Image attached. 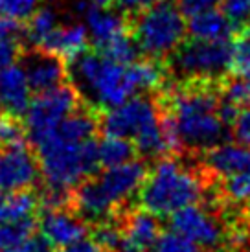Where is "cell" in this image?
<instances>
[{
    "label": "cell",
    "mask_w": 250,
    "mask_h": 252,
    "mask_svg": "<svg viewBox=\"0 0 250 252\" xmlns=\"http://www.w3.org/2000/svg\"><path fill=\"white\" fill-rule=\"evenodd\" d=\"M232 76H245L250 72V24L232 37Z\"/></svg>",
    "instance_id": "cb8c5ba5"
},
{
    "label": "cell",
    "mask_w": 250,
    "mask_h": 252,
    "mask_svg": "<svg viewBox=\"0 0 250 252\" xmlns=\"http://www.w3.org/2000/svg\"><path fill=\"white\" fill-rule=\"evenodd\" d=\"M114 219H116V217L94 224V230H92V241H94L99 249H103V251H107V252H120L124 249V232H122V224H116Z\"/></svg>",
    "instance_id": "d4e9b609"
},
{
    "label": "cell",
    "mask_w": 250,
    "mask_h": 252,
    "mask_svg": "<svg viewBox=\"0 0 250 252\" xmlns=\"http://www.w3.org/2000/svg\"><path fill=\"white\" fill-rule=\"evenodd\" d=\"M247 216H249V221H250V201H249V206H247Z\"/></svg>",
    "instance_id": "74e56055"
},
{
    "label": "cell",
    "mask_w": 250,
    "mask_h": 252,
    "mask_svg": "<svg viewBox=\"0 0 250 252\" xmlns=\"http://www.w3.org/2000/svg\"><path fill=\"white\" fill-rule=\"evenodd\" d=\"M97 146H99V162L103 168H114L125 162H131L138 153L134 144L122 136H105L101 142H97Z\"/></svg>",
    "instance_id": "7402d4cb"
},
{
    "label": "cell",
    "mask_w": 250,
    "mask_h": 252,
    "mask_svg": "<svg viewBox=\"0 0 250 252\" xmlns=\"http://www.w3.org/2000/svg\"><path fill=\"white\" fill-rule=\"evenodd\" d=\"M21 66L26 72L31 91L41 92L52 91L68 79V64L62 57L50 54L44 50H31L28 54L22 52Z\"/></svg>",
    "instance_id": "8fae6325"
},
{
    "label": "cell",
    "mask_w": 250,
    "mask_h": 252,
    "mask_svg": "<svg viewBox=\"0 0 250 252\" xmlns=\"http://www.w3.org/2000/svg\"><path fill=\"white\" fill-rule=\"evenodd\" d=\"M167 76L177 81H219L232 76V48L228 41L184 39L164 59Z\"/></svg>",
    "instance_id": "8992f818"
},
{
    "label": "cell",
    "mask_w": 250,
    "mask_h": 252,
    "mask_svg": "<svg viewBox=\"0 0 250 252\" xmlns=\"http://www.w3.org/2000/svg\"><path fill=\"white\" fill-rule=\"evenodd\" d=\"M206 164L222 179L250 171V147L241 144H217L208 149Z\"/></svg>",
    "instance_id": "ac0fdd59"
},
{
    "label": "cell",
    "mask_w": 250,
    "mask_h": 252,
    "mask_svg": "<svg viewBox=\"0 0 250 252\" xmlns=\"http://www.w3.org/2000/svg\"><path fill=\"white\" fill-rule=\"evenodd\" d=\"M241 81H243V89H245V99H247V105H250V72L245 74V76H239Z\"/></svg>",
    "instance_id": "e575fe53"
},
{
    "label": "cell",
    "mask_w": 250,
    "mask_h": 252,
    "mask_svg": "<svg viewBox=\"0 0 250 252\" xmlns=\"http://www.w3.org/2000/svg\"><path fill=\"white\" fill-rule=\"evenodd\" d=\"M81 103H83V99L72 83H62L52 91L37 94L24 114L26 134H28L30 142L33 144L41 136L50 133L57 124H61L66 116H70Z\"/></svg>",
    "instance_id": "ba28073f"
},
{
    "label": "cell",
    "mask_w": 250,
    "mask_h": 252,
    "mask_svg": "<svg viewBox=\"0 0 250 252\" xmlns=\"http://www.w3.org/2000/svg\"><path fill=\"white\" fill-rule=\"evenodd\" d=\"M224 193L236 203L250 201V171L224 177Z\"/></svg>",
    "instance_id": "4316f807"
},
{
    "label": "cell",
    "mask_w": 250,
    "mask_h": 252,
    "mask_svg": "<svg viewBox=\"0 0 250 252\" xmlns=\"http://www.w3.org/2000/svg\"><path fill=\"white\" fill-rule=\"evenodd\" d=\"M202 182L177 158H162L140 188V206L155 216H171L201 199Z\"/></svg>",
    "instance_id": "5b68a950"
},
{
    "label": "cell",
    "mask_w": 250,
    "mask_h": 252,
    "mask_svg": "<svg viewBox=\"0 0 250 252\" xmlns=\"http://www.w3.org/2000/svg\"><path fill=\"white\" fill-rule=\"evenodd\" d=\"M153 252H197V245L179 232L169 230L160 232L156 243L153 245Z\"/></svg>",
    "instance_id": "484cf974"
},
{
    "label": "cell",
    "mask_w": 250,
    "mask_h": 252,
    "mask_svg": "<svg viewBox=\"0 0 250 252\" xmlns=\"http://www.w3.org/2000/svg\"><path fill=\"white\" fill-rule=\"evenodd\" d=\"M122 232H124V249L147 251L153 249L158 239L160 224L155 214L142 208L129 212L122 219Z\"/></svg>",
    "instance_id": "2e32d148"
},
{
    "label": "cell",
    "mask_w": 250,
    "mask_h": 252,
    "mask_svg": "<svg viewBox=\"0 0 250 252\" xmlns=\"http://www.w3.org/2000/svg\"><path fill=\"white\" fill-rule=\"evenodd\" d=\"M96 252H107V251H103V249H97V251Z\"/></svg>",
    "instance_id": "ab89813d"
},
{
    "label": "cell",
    "mask_w": 250,
    "mask_h": 252,
    "mask_svg": "<svg viewBox=\"0 0 250 252\" xmlns=\"http://www.w3.org/2000/svg\"><path fill=\"white\" fill-rule=\"evenodd\" d=\"M87 4H91L94 7H111L114 4V0H87Z\"/></svg>",
    "instance_id": "d590c367"
},
{
    "label": "cell",
    "mask_w": 250,
    "mask_h": 252,
    "mask_svg": "<svg viewBox=\"0 0 250 252\" xmlns=\"http://www.w3.org/2000/svg\"><path fill=\"white\" fill-rule=\"evenodd\" d=\"M68 74L81 99L99 112L122 105L140 92L134 63H118L97 50H87L70 61Z\"/></svg>",
    "instance_id": "7a4b0ae2"
},
{
    "label": "cell",
    "mask_w": 250,
    "mask_h": 252,
    "mask_svg": "<svg viewBox=\"0 0 250 252\" xmlns=\"http://www.w3.org/2000/svg\"><path fill=\"white\" fill-rule=\"evenodd\" d=\"M37 9V0H0V17L28 21Z\"/></svg>",
    "instance_id": "f1b7e54d"
},
{
    "label": "cell",
    "mask_w": 250,
    "mask_h": 252,
    "mask_svg": "<svg viewBox=\"0 0 250 252\" xmlns=\"http://www.w3.org/2000/svg\"><path fill=\"white\" fill-rule=\"evenodd\" d=\"M33 147L44 184L52 188L74 189L101 168L99 146L94 138L68 142L50 131L33 142Z\"/></svg>",
    "instance_id": "3957f363"
},
{
    "label": "cell",
    "mask_w": 250,
    "mask_h": 252,
    "mask_svg": "<svg viewBox=\"0 0 250 252\" xmlns=\"http://www.w3.org/2000/svg\"><path fill=\"white\" fill-rule=\"evenodd\" d=\"M222 83L177 81L158 96V107L171 116L182 147L210 149L226 138L228 126L219 116Z\"/></svg>",
    "instance_id": "6da1fadb"
},
{
    "label": "cell",
    "mask_w": 250,
    "mask_h": 252,
    "mask_svg": "<svg viewBox=\"0 0 250 252\" xmlns=\"http://www.w3.org/2000/svg\"><path fill=\"white\" fill-rule=\"evenodd\" d=\"M188 33L193 39L202 41H228L237 33V28L230 22L226 15L217 7L189 17Z\"/></svg>",
    "instance_id": "d6986e66"
},
{
    "label": "cell",
    "mask_w": 250,
    "mask_h": 252,
    "mask_svg": "<svg viewBox=\"0 0 250 252\" xmlns=\"http://www.w3.org/2000/svg\"><path fill=\"white\" fill-rule=\"evenodd\" d=\"M22 56V44L21 42H9L0 41V72L17 64V61Z\"/></svg>",
    "instance_id": "d6a6232c"
},
{
    "label": "cell",
    "mask_w": 250,
    "mask_h": 252,
    "mask_svg": "<svg viewBox=\"0 0 250 252\" xmlns=\"http://www.w3.org/2000/svg\"><path fill=\"white\" fill-rule=\"evenodd\" d=\"M41 175L37 155L26 146V142L17 146H7L0 153V189L21 191L35 186Z\"/></svg>",
    "instance_id": "9c48e42d"
},
{
    "label": "cell",
    "mask_w": 250,
    "mask_h": 252,
    "mask_svg": "<svg viewBox=\"0 0 250 252\" xmlns=\"http://www.w3.org/2000/svg\"><path fill=\"white\" fill-rule=\"evenodd\" d=\"M232 133L237 144L250 147V105L239 109L236 120L232 124Z\"/></svg>",
    "instance_id": "f546056e"
},
{
    "label": "cell",
    "mask_w": 250,
    "mask_h": 252,
    "mask_svg": "<svg viewBox=\"0 0 250 252\" xmlns=\"http://www.w3.org/2000/svg\"><path fill=\"white\" fill-rule=\"evenodd\" d=\"M147 166L142 160L125 162L122 166L105 168L99 177H96L105 195L111 199V203L118 208L125 201H129L146 181Z\"/></svg>",
    "instance_id": "7c38bea8"
},
{
    "label": "cell",
    "mask_w": 250,
    "mask_h": 252,
    "mask_svg": "<svg viewBox=\"0 0 250 252\" xmlns=\"http://www.w3.org/2000/svg\"><path fill=\"white\" fill-rule=\"evenodd\" d=\"M219 2L221 0H175V4L184 17H195L202 11L214 9V7L219 6Z\"/></svg>",
    "instance_id": "1f68e13d"
},
{
    "label": "cell",
    "mask_w": 250,
    "mask_h": 252,
    "mask_svg": "<svg viewBox=\"0 0 250 252\" xmlns=\"http://www.w3.org/2000/svg\"><path fill=\"white\" fill-rule=\"evenodd\" d=\"M105 136H122L131 140L142 157L156 158L169 155L160 126L158 103L146 96H132L122 105L105 111L99 118Z\"/></svg>",
    "instance_id": "277c9868"
},
{
    "label": "cell",
    "mask_w": 250,
    "mask_h": 252,
    "mask_svg": "<svg viewBox=\"0 0 250 252\" xmlns=\"http://www.w3.org/2000/svg\"><path fill=\"white\" fill-rule=\"evenodd\" d=\"M39 206V195L30 189L4 191L0 189V224L19 223L22 219L35 216Z\"/></svg>",
    "instance_id": "ffe728a7"
},
{
    "label": "cell",
    "mask_w": 250,
    "mask_h": 252,
    "mask_svg": "<svg viewBox=\"0 0 250 252\" xmlns=\"http://www.w3.org/2000/svg\"><path fill=\"white\" fill-rule=\"evenodd\" d=\"M2 118H4V112L0 111V122H2Z\"/></svg>",
    "instance_id": "f35d334b"
},
{
    "label": "cell",
    "mask_w": 250,
    "mask_h": 252,
    "mask_svg": "<svg viewBox=\"0 0 250 252\" xmlns=\"http://www.w3.org/2000/svg\"><path fill=\"white\" fill-rule=\"evenodd\" d=\"M81 7L87 19L85 26L89 30V37L92 39L96 50H101L116 37L129 32V19L122 13L111 11V7L105 9V7H94L91 4Z\"/></svg>",
    "instance_id": "9a60e30c"
},
{
    "label": "cell",
    "mask_w": 250,
    "mask_h": 252,
    "mask_svg": "<svg viewBox=\"0 0 250 252\" xmlns=\"http://www.w3.org/2000/svg\"><path fill=\"white\" fill-rule=\"evenodd\" d=\"M59 26L57 17L52 9H35V13L28 19L26 24V37L35 48H41V44L46 41V37Z\"/></svg>",
    "instance_id": "603a6c76"
},
{
    "label": "cell",
    "mask_w": 250,
    "mask_h": 252,
    "mask_svg": "<svg viewBox=\"0 0 250 252\" xmlns=\"http://www.w3.org/2000/svg\"><path fill=\"white\" fill-rule=\"evenodd\" d=\"M89 30L85 24H59L41 44L39 50L56 54L64 61H74L77 56L89 50Z\"/></svg>",
    "instance_id": "e0dca14e"
},
{
    "label": "cell",
    "mask_w": 250,
    "mask_h": 252,
    "mask_svg": "<svg viewBox=\"0 0 250 252\" xmlns=\"http://www.w3.org/2000/svg\"><path fill=\"white\" fill-rule=\"evenodd\" d=\"M22 37H26L24 22L9 17H0V41L21 42Z\"/></svg>",
    "instance_id": "4dcf8cb0"
},
{
    "label": "cell",
    "mask_w": 250,
    "mask_h": 252,
    "mask_svg": "<svg viewBox=\"0 0 250 252\" xmlns=\"http://www.w3.org/2000/svg\"><path fill=\"white\" fill-rule=\"evenodd\" d=\"M41 234L54 249H64L87 238V224L72 208L44 210L39 219Z\"/></svg>",
    "instance_id": "4fadbf2b"
},
{
    "label": "cell",
    "mask_w": 250,
    "mask_h": 252,
    "mask_svg": "<svg viewBox=\"0 0 250 252\" xmlns=\"http://www.w3.org/2000/svg\"><path fill=\"white\" fill-rule=\"evenodd\" d=\"M31 87L21 64L0 72V111L9 116H24L31 103Z\"/></svg>",
    "instance_id": "5bb4252c"
},
{
    "label": "cell",
    "mask_w": 250,
    "mask_h": 252,
    "mask_svg": "<svg viewBox=\"0 0 250 252\" xmlns=\"http://www.w3.org/2000/svg\"><path fill=\"white\" fill-rule=\"evenodd\" d=\"M171 230L179 232L181 236L189 239L197 247L217 249L222 243V228L217 219L197 204H188L181 210L171 214Z\"/></svg>",
    "instance_id": "30bf717a"
},
{
    "label": "cell",
    "mask_w": 250,
    "mask_h": 252,
    "mask_svg": "<svg viewBox=\"0 0 250 252\" xmlns=\"http://www.w3.org/2000/svg\"><path fill=\"white\" fill-rule=\"evenodd\" d=\"M219 6L237 32L250 24V0H221Z\"/></svg>",
    "instance_id": "83f0119b"
},
{
    "label": "cell",
    "mask_w": 250,
    "mask_h": 252,
    "mask_svg": "<svg viewBox=\"0 0 250 252\" xmlns=\"http://www.w3.org/2000/svg\"><path fill=\"white\" fill-rule=\"evenodd\" d=\"M35 216L22 219L19 223L0 224V252H24L31 234H35Z\"/></svg>",
    "instance_id": "44dd1931"
},
{
    "label": "cell",
    "mask_w": 250,
    "mask_h": 252,
    "mask_svg": "<svg viewBox=\"0 0 250 252\" xmlns=\"http://www.w3.org/2000/svg\"><path fill=\"white\" fill-rule=\"evenodd\" d=\"M162 0H114V4L118 6L120 13L125 15L127 19H132L140 15L142 11H146L149 7L156 6Z\"/></svg>",
    "instance_id": "836d02e7"
},
{
    "label": "cell",
    "mask_w": 250,
    "mask_h": 252,
    "mask_svg": "<svg viewBox=\"0 0 250 252\" xmlns=\"http://www.w3.org/2000/svg\"><path fill=\"white\" fill-rule=\"evenodd\" d=\"M129 32L142 56L164 61L186 39L188 24L175 2L162 0L129 19Z\"/></svg>",
    "instance_id": "52a82bcc"
},
{
    "label": "cell",
    "mask_w": 250,
    "mask_h": 252,
    "mask_svg": "<svg viewBox=\"0 0 250 252\" xmlns=\"http://www.w3.org/2000/svg\"><path fill=\"white\" fill-rule=\"evenodd\" d=\"M120 252H146V251H134V249H122Z\"/></svg>",
    "instance_id": "8d00e7d4"
}]
</instances>
